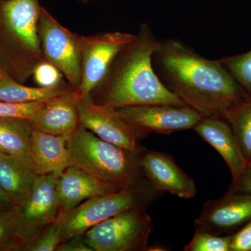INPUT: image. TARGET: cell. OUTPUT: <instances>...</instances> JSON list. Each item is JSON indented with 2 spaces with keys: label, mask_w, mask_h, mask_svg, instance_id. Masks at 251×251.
<instances>
[{
  "label": "cell",
  "mask_w": 251,
  "mask_h": 251,
  "mask_svg": "<svg viewBox=\"0 0 251 251\" xmlns=\"http://www.w3.org/2000/svg\"><path fill=\"white\" fill-rule=\"evenodd\" d=\"M153 67L162 82L203 117H222L249 94L219 60L204 58L177 39L160 40Z\"/></svg>",
  "instance_id": "cell-1"
},
{
  "label": "cell",
  "mask_w": 251,
  "mask_h": 251,
  "mask_svg": "<svg viewBox=\"0 0 251 251\" xmlns=\"http://www.w3.org/2000/svg\"><path fill=\"white\" fill-rule=\"evenodd\" d=\"M159 41L148 23L140 25L134 39L117 54L92 91V102L115 109L156 104L186 105L167 88L153 69V56Z\"/></svg>",
  "instance_id": "cell-2"
},
{
  "label": "cell",
  "mask_w": 251,
  "mask_h": 251,
  "mask_svg": "<svg viewBox=\"0 0 251 251\" xmlns=\"http://www.w3.org/2000/svg\"><path fill=\"white\" fill-rule=\"evenodd\" d=\"M41 7L38 0L0 3V71L21 83L45 60L38 34Z\"/></svg>",
  "instance_id": "cell-3"
},
{
  "label": "cell",
  "mask_w": 251,
  "mask_h": 251,
  "mask_svg": "<svg viewBox=\"0 0 251 251\" xmlns=\"http://www.w3.org/2000/svg\"><path fill=\"white\" fill-rule=\"evenodd\" d=\"M71 166L77 167L118 190L151 186L140 163V150L131 151L100 139L80 125L68 137Z\"/></svg>",
  "instance_id": "cell-4"
},
{
  "label": "cell",
  "mask_w": 251,
  "mask_h": 251,
  "mask_svg": "<svg viewBox=\"0 0 251 251\" xmlns=\"http://www.w3.org/2000/svg\"><path fill=\"white\" fill-rule=\"evenodd\" d=\"M161 192L152 186L121 190L84 201L69 210L62 211L57 219L62 231L63 242L83 236L94 226L136 208H148L161 197Z\"/></svg>",
  "instance_id": "cell-5"
},
{
  "label": "cell",
  "mask_w": 251,
  "mask_h": 251,
  "mask_svg": "<svg viewBox=\"0 0 251 251\" xmlns=\"http://www.w3.org/2000/svg\"><path fill=\"white\" fill-rule=\"evenodd\" d=\"M152 220L147 208L130 209L88 229L84 241L93 251H148Z\"/></svg>",
  "instance_id": "cell-6"
},
{
  "label": "cell",
  "mask_w": 251,
  "mask_h": 251,
  "mask_svg": "<svg viewBox=\"0 0 251 251\" xmlns=\"http://www.w3.org/2000/svg\"><path fill=\"white\" fill-rule=\"evenodd\" d=\"M134 37L135 34L122 31L77 34L82 75L80 86L75 90L79 99L92 102V91L105 76L117 54Z\"/></svg>",
  "instance_id": "cell-7"
},
{
  "label": "cell",
  "mask_w": 251,
  "mask_h": 251,
  "mask_svg": "<svg viewBox=\"0 0 251 251\" xmlns=\"http://www.w3.org/2000/svg\"><path fill=\"white\" fill-rule=\"evenodd\" d=\"M38 34L44 59L57 68L69 85L77 90L82 80L77 34L64 27L48 10L41 7Z\"/></svg>",
  "instance_id": "cell-8"
},
{
  "label": "cell",
  "mask_w": 251,
  "mask_h": 251,
  "mask_svg": "<svg viewBox=\"0 0 251 251\" xmlns=\"http://www.w3.org/2000/svg\"><path fill=\"white\" fill-rule=\"evenodd\" d=\"M140 138L150 133L171 134L179 130L193 129L202 119L197 110L188 105H134L117 109Z\"/></svg>",
  "instance_id": "cell-9"
},
{
  "label": "cell",
  "mask_w": 251,
  "mask_h": 251,
  "mask_svg": "<svg viewBox=\"0 0 251 251\" xmlns=\"http://www.w3.org/2000/svg\"><path fill=\"white\" fill-rule=\"evenodd\" d=\"M57 180V174L39 175L25 199L14 207L27 237V247L43 229L55 222L61 213Z\"/></svg>",
  "instance_id": "cell-10"
},
{
  "label": "cell",
  "mask_w": 251,
  "mask_h": 251,
  "mask_svg": "<svg viewBox=\"0 0 251 251\" xmlns=\"http://www.w3.org/2000/svg\"><path fill=\"white\" fill-rule=\"evenodd\" d=\"M77 112L80 125L100 139L129 151L139 150V135L117 109L79 99Z\"/></svg>",
  "instance_id": "cell-11"
},
{
  "label": "cell",
  "mask_w": 251,
  "mask_h": 251,
  "mask_svg": "<svg viewBox=\"0 0 251 251\" xmlns=\"http://www.w3.org/2000/svg\"><path fill=\"white\" fill-rule=\"evenodd\" d=\"M251 219V195L227 192L209 200L194 224L196 229L216 235L232 234Z\"/></svg>",
  "instance_id": "cell-12"
},
{
  "label": "cell",
  "mask_w": 251,
  "mask_h": 251,
  "mask_svg": "<svg viewBox=\"0 0 251 251\" xmlns=\"http://www.w3.org/2000/svg\"><path fill=\"white\" fill-rule=\"evenodd\" d=\"M140 163L145 178L157 191L184 199L197 196L196 181L178 166L168 153L141 147Z\"/></svg>",
  "instance_id": "cell-13"
},
{
  "label": "cell",
  "mask_w": 251,
  "mask_h": 251,
  "mask_svg": "<svg viewBox=\"0 0 251 251\" xmlns=\"http://www.w3.org/2000/svg\"><path fill=\"white\" fill-rule=\"evenodd\" d=\"M75 90L46 100L29 121L34 129L55 135L69 137L80 126Z\"/></svg>",
  "instance_id": "cell-14"
},
{
  "label": "cell",
  "mask_w": 251,
  "mask_h": 251,
  "mask_svg": "<svg viewBox=\"0 0 251 251\" xmlns=\"http://www.w3.org/2000/svg\"><path fill=\"white\" fill-rule=\"evenodd\" d=\"M193 130L222 156L232 181L237 179L248 164L229 124L221 117H203Z\"/></svg>",
  "instance_id": "cell-15"
},
{
  "label": "cell",
  "mask_w": 251,
  "mask_h": 251,
  "mask_svg": "<svg viewBox=\"0 0 251 251\" xmlns=\"http://www.w3.org/2000/svg\"><path fill=\"white\" fill-rule=\"evenodd\" d=\"M57 175V191L62 211L69 210L96 196L121 191L101 182L87 172L70 166Z\"/></svg>",
  "instance_id": "cell-16"
},
{
  "label": "cell",
  "mask_w": 251,
  "mask_h": 251,
  "mask_svg": "<svg viewBox=\"0 0 251 251\" xmlns=\"http://www.w3.org/2000/svg\"><path fill=\"white\" fill-rule=\"evenodd\" d=\"M67 136L36 129L31 134L29 156L39 175L57 174L70 166Z\"/></svg>",
  "instance_id": "cell-17"
},
{
  "label": "cell",
  "mask_w": 251,
  "mask_h": 251,
  "mask_svg": "<svg viewBox=\"0 0 251 251\" xmlns=\"http://www.w3.org/2000/svg\"><path fill=\"white\" fill-rule=\"evenodd\" d=\"M39 175L30 158L0 151V187L14 207L25 199Z\"/></svg>",
  "instance_id": "cell-18"
},
{
  "label": "cell",
  "mask_w": 251,
  "mask_h": 251,
  "mask_svg": "<svg viewBox=\"0 0 251 251\" xmlns=\"http://www.w3.org/2000/svg\"><path fill=\"white\" fill-rule=\"evenodd\" d=\"M72 90L67 81L56 87H29L0 71V101L12 103L46 101Z\"/></svg>",
  "instance_id": "cell-19"
},
{
  "label": "cell",
  "mask_w": 251,
  "mask_h": 251,
  "mask_svg": "<svg viewBox=\"0 0 251 251\" xmlns=\"http://www.w3.org/2000/svg\"><path fill=\"white\" fill-rule=\"evenodd\" d=\"M33 130L27 119L0 117V146L5 152L29 158Z\"/></svg>",
  "instance_id": "cell-20"
},
{
  "label": "cell",
  "mask_w": 251,
  "mask_h": 251,
  "mask_svg": "<svg viewBox=\"0 0 251 251\" xmlns=\"http://www.w3.org/2000/svg\"><path fill=\"white\" fill-rule=\"evenodd\" d=\"M221 117L230 126L247 164L251 165V94L232 103Z\"/></svg>",
  "instance_id": "cell-21"
},
{
  "label": "cell",
  "mask_w": 251,
  "mask_h": 251,
  "mask_svg": "<svg viewBox=\"0 0 251 251\" xmlns=\"http://www.w3.org/2000/svg\"><path fill=\"white\" fill-rule=\"evenodd\" d=\"M27 239L14 208L0 209V251H25Z\"/></svg>",
  "instance_id": "cell-22"
},
{
  "label": "cell",
  "mask_w": 251,
  "mask_h": 251,
  "mask_svg": "<svg viewBox=\"0 0 251 251\" xmlns=\"http://www.w3.org/2000/svg\"><path fill=\"white\" fill-rule=\"evenodd\" d=\"M219 61L239 85L251 94V50L238 55L223 57Z\"/></svg>",
  "instance_id": "cell-23"
},
{
  "label": "cell",
  "mask_w": 251,
  "mask_h": 251,
  "mask_svg": "<svg viewBox=\"0 0 251 251\" xmlns=\"http://www.w3.org/2000/svg\"><path fill=\"white\" fill-rule=\"evenodd\" d=\"M232 236L221 237L196 229L191 242L184 248V251H230Z\"/></svg>",
  "instance_id": "cell-24"
},
{
  "label": "cell",
  "mask_w": 251,
  "mask_h": 251,
  "mask_svg": "<svg viewBox=\"0 0 251 251\" xmlns=\"http://www.w3.org/2000/svg\"><path fill=\"white\" fill-rule=\"evenodd\" d=\"M62 242V231L56 221L39 232L29 243L26 251H56Z\"/></svg>",
  "instance_id": "cell-25"
},
{
  "label": "cell",
  "mask_w": 251,
  "mask_h": 251,
  "mask_svg": "<svg viewBox=\"0 0 251 251\" xmlns=\"http://www.w3.org/2000/svg\"><path fill=\"white\" fill-rule=\"evenodd\" d=\"M63 76L64 75L57 68L44 60L36 66L31 77L39 87H52L65 82Z\"/></svg>",
  "instance_id": "cell-26"
},
{
  "label": "cell",
  "mask_w": 251,
  "mask_h": 251,
  "mask_svg": "<svg viewBox=\"0 0 251 251\" xmlns=\"http://www.w3.org/2000/svg\"><path fill=\"white\" fill-rule=\"evenodd\" d=\"M44 101L12 103L0 101V117H20L29 120Z\"/></svg>",
  "instance_id": "cell-27"
},
{
  "label": "cell",
  "mask_w": 251,
  "mask_h": 251,
  "mask_svg": "<svg viewBox=\"0 0 251 251\" xmlns=\"http://www.w3.org/2000/svg\"><path fill=\"white\" fill-rule=\"evenodd\" d=\"M231 236L230 251H251V219Z\"/></svg>",
  "instance_id": "cell-28"
},
{
  "label": "cell",
  "mask_w": 251,
  "mask_h": 251,
  "mask_svg": "<svg viewBox=\"0 0 251 251\" xmlns=\"http://www.w3.org/2000/svg\"><path fill=\"white\" fill-rule=\"evenodd\" d=\"M227 192L251 195V165H248L240 176L232 181Z\"/></svg>",
  "instance_id": "cell-29"
},
{
  "label": "cell",
  "mask_w": 251,
  "mask_h": 251,
  "mask_svg": "<svg viewBox=\"0 0 251 251\" xmlns=\"http://www.w3.org/2000/svg\"><path fill=\"white\" fill-rule=\"evenodd\" d=\"M56 251H93L86 244L83 236L76 237L62 242L57 247Z\"/></svg>",
  "instance_id": "cell-30"
},
{
  "label": "cell",
  "mask_w": 251,
  "mask_h": 251,
  "mask_svg": "<svg viewBox=\"0 0 251 251\" xmlns=\"http://www.w3.org/2000/svg\"><path fill=\"white\" fill-rule=\"evenodd\" d=\"M10 208H14V206L7 195L3 191L2 188L0 187V209H10Z\"/></svg>",
  "instance_id": "cell-31"
},
{
  "label": "cell",
  "mask_w": 251,
  "mask_h": 251,
  "mask_svg": "<svg viewBox=\"0 0 251 251\" xmlns=\"http://www.w3.org/2000/svg\"><path fill=\"white\" fill-rule=\"evenodd\" d=\"M79 1H81V2L84 3V4H86V3H88L90 0H79Z\"/></svg>",
  "instance_id": "cell-32"
},
{
  "label": "cell",
  "mask_w": 251,
  "mask_h": 251,
  "mask_svg": "<svg viewBox=\"0 0 251 251\" xmlns=\"http://www.w3.org/2000/svg\"><path fill=\"white\" fill-rule=\"evenodd\" d=\"M0 151H4V150H2V148H1V146H0Z\"/></svg>",
  "instance_id": "cell-33"
},
{
  "label": "cell",
  "mask_w": 251,
  "mask_h": 251,
  "mask_svg": "<svg viewBox=\"0 0 251 251\" xmlns=\"http://www.w3.org/2000/svg\"><path fill=\"white\" fill-rule=\"evenodd\" d=\"M3 1V0H0V3H1V1Z\"/></svg>",
  "instance_id": "cell-34"
}]
</instances>
